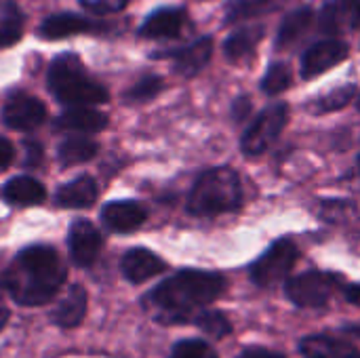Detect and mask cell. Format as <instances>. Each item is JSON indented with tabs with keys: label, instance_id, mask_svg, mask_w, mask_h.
<instances>
[{
	"label": "cell",
	"instance_id": "1",
	"mask_svg": "<svg viewBox=\"0 0 360 358\" xmlns=\"http://www.w3.org/2000/svg\"><path fill=\"white\" fill-rule=\"evenodd\" d=\"M228 287L219 272L211 270H179L158 283L143 298V306L154 312V319L165 325L190 323L196 312L213 304Z\"/></svg>",
	"mask_w": 360,
	"mask_h": 358
},
{
	"label": "cell",
	"instance_id": "2",
	"mask_svg": "<svg viewBox=\"0 0 360 358\" xmlns=\"http://www.w3.org/2000/svg\"><path fill=\"white\" fill-rule=\"evenodd\" d=\"M68 276L59 253L46 245H32L17 253L11 268L0 274V289L25 308L49 304L63 287Z\"/></svg>",
	"mask_w": 360,
	"mask_h": 358
},
{
	"label": "cell",
	"instance_id": "3",
	"mask_svg": "<svg viewBox=\"0 0 360 358\" xmlns=\"http://www.w3.org/2000/svg\"><path fill=\"white\" fill-rule=\"evenodd\" d=\"M243 207V181L232 167L202 171L188 196V213L196 217H217Z\"/></svg>",
	"mask_w": 360,
	"mask_h": 358
},
{
	"label": "cell",
	"instance_id": "4",
	"mask_svg": "<svg viewBox=\"0 0 360 358\" xmlns=\"http://www.w3.org/2000/svg\"><path fill=\"white\" fill-rule=\"evenodd\" d=\"M46 82L55 99L65 106H97L108 101V91L103 84L93 80L86 72L82 61L72 53L57 55L46 74Z\"/></svg>",
	"mask_w": 360,
	"mask_h": 358
},
{
	"label": "cell",
	"instance_id": "5",
	"mask_svg": "<svg viewBox=\"0 0 360 358\" xmlns=\"http://www.w3.org/2000/svg\"><path fill=\"white\" fill-rule=\"evenodd\" d=\"M346 281L335 272L308 270L285 281V295L297 308H325Z\"/></svg>",
	"mask_w": 360,
	"mask_h": 358
},
{
	"label": "cell",
	"instance_id": "6",
	"mask_svg": "<svg viewBox=\"0 0 360 358\" xmlns=\"http://www.w3.org/2000/svg\"><path fill=\"white\" fill-rule=\"evenodd\" d=\"M289 122V106L285 101H276L266 106L245 129L240 137V152L249 158L266 154L272 143L281 137Z\"/></svg>",
	"mask_w": 360,
	"mask_h": 358
},
{
	"label": "cell",
	"instance_id": "7",
	"mask_svg": "<svg viewBox=\"0 0 360 358\" xmlns=\"http://www.w3.org/2000/svg\"><path fill=\"white\" fill-rule=\"evenodd\" d=\"M300 255V247L291 238H278L249 266V276L257 287H274L289 279Z\"/></svg>",
	"mask_w": 360,
	"mask_h": 358
},
{
	"label": "cell",
	"instance_id": "8",
	"mask_svg": "<svg viewBox=\"0 0 360 358\" xmlns=\"http://www.w3.org/2000/svg\"><path fill=\"white\" fill-rule=\"evenodd\" d=\"M350 57V44L342 38H325L314 44H310L302 55V78L312 80L316 76H323L325 72L333 70L335 65L344 63Z\"/></svg>",
	"mask_w": 360,
	"mask_h": 358
},
{
	"label": "cell",
	"instance_id": "9",
	"mask_svg": "<svg viewBox=\"0 0 360 358\" xmlns=\"http://www.w3.org/2000/svg\"><path fill=\"white\" fill-rule=\"evenodd\" d=\"M213 36H200L194 42L171 49V51H158L152 57L154 59H171L173 61V72L184 76V78H194L198 76L211 61L213 57Z\"/></svg>",
	"mask_w": 360,
	"mask_h": 358
},
{
	"label": "cell",
	"instance_id": "10",
	"mask_svg": "<svg viewBox=\"0 0 360 358\" xmlns=\"http://www.w3.org/2000/svg\"><path fill=\"white\" fill-rule=\"evenodd\" d=\"M319 30L327 36H340L360 27V0H325L319 15Z\"/></svg>",
	"mask_w": 360,
	"mask_h": 358
},
{
	"label": "cell",
	"instance_id": "11",
	"mask_svg": "<svg viewBox=\"0 0 360 358\" xmlns=\"http://www.w3.org/2000/svg\"><path fill=\"white\" fill-rule=\"evenodd\" d=\"M2 120L13 131H32L46 120V108L38 97L17 93L6 99L2 108Z\"/></svg>",
	"mask_w": 360,
	"mask_h": 358
},
{
	"label": "cell",
	"instance_id": "12",
	"mask_svg": "<svg viewBox=\"0 0 360 358\" xmlns=\"http://www.w3.org/2000/svg\"><path fill=\"white\" fill-rule=\"evenodd\" d=\"M70 257L76 266L89 268L101 251V234L89 219H74L68 232Z\"/></svg>",
	"mask_w": 360,
	"mask_h": 358
},
{
	"label": "cell",
	"instance_id": "13",
	"mask_svg": "<svg viewBox=\"0 0 360 358\" xmlns=\"http://www.w3.org/2000/svg\"><path fill=\"white\" fill-rule=\"evenodd\" d=\"M188 21V11L181 6H160L152 11L139 27V36L150 40L177 38Z\"/></svg>",
	"mask_w": 360,
	"mask_h": 358
},
{
	"label": "cell",
	"instance_id": "14",
	"mask_svg": "<svg viewBox=\"0 0 360 358\" xmlns=\"http://www.w3.org/2000/svg\"><path fill=\"white\" fill-rule=\"evenodd\" d=\"M316 21V13L312 6L304 4L293 8L291 13H287L276 30V38H274V51L285 53L289 49H293L295 44H300L306 34L310 32V27Z\"/></svg>",
	"mask_w": 360,
	"mask_h": 358
},
{
	"label": "cell",
	"instance_id": "15",
	"mask_svg": "<svg viewBox=\"0 0 360 358\" xmlns=\"http://www.w3.org/2000/svg\"><path fill=\"white\" fill-rule=\"evenodd\" d=\"M148 219L143 205L135 200H112L101 209V222L108 230L118 234H129L141 228Z\"/></svg>",
	"mask_w": 360,
	"mask_h": 358
},
{
	"label": "cell",
	"instance_id": "16",
	"mask_svg": "<svg viewBox=\"0 0 360 358\" xmlns=\"http://www.w3.org/2000/svg\"><path fill=\"white\" fill-rule=\"evenodd\" d=\"M120 270H122V276L133 283V285H141L158 274H162L167 270V262L162 257H158L154 251L150 249H143V247H135V249H129L124 255H122V262H120Z\"/></svg>",
	"mask_w": 360,
	"mask_h": 358
},
{
	"label": "cell",
	"instance_id": "17",
	"mask_svg": "<svg viewBox=\"0 0 360 358\" xmlns=\"http://www.w3.org/2000/svg\"><path fill=\"white\" fill-rule=\"evenodd\" d=\"M266 36L264 23H247L236 27L226 40H224V55L230 63H240L249 57H253L257 44Z\"/></svg>",
	"mask_w": 360,
	"mask_h": 358
},
{
	"label": "cell",
	"instance_id": "18",
	"mask_svg": "<svg viewBox=\"0 0 360 358\" xmlns=\"http://www.w3.org/2000/svg\"><path fill=\"white\" fill-rule=\"evenodd\" d=\"M86 314V291L82 285H72L51 312V323L59 329H76Z\"/></svg>",
	"mask_w": 360,
	"mask_h": 358
},
{
	"label": "cell",
	"instance_id": "19",
	"mask_svg": "<svg viewBox=\"0 0 360 358\" xmlns=\"http://www.w3.org/2000/svg\"><path fill=\"white\" fill-rule=\"evenodd\" d=\"M93 30H97V25L91 19L82 17V15H76V13H57V15L46 17L40 23L38 34L44 40H59V38H68V36H74V34L93 32Z\"/></svg>",
	"mask_w": 360,
	"mask_h": 358
},
{
	"label": "cell",
	"instance_id": "20",
	"mask_svg": "<svg viewBox=\"0 0 360 358\" xmlns=\"http://www.w3.org/2000/svg\"><path fill=\"white\" fill-rule=\"evenodd\" d=\"M55 127L61 131H76V133H99L108 127V116L99 110H93L91 106H76L68 112H63Z\"/></svg>",
	"mask_w": 360,
	"mask_h": 358
},
{
	"label": "cell",
	"instance_id": "21",
	"mask_svg": "<svg viewBox=\"0 0 360 358\" xmlns=\"http://www.w3.org/2000/svg\"><path fill=\"white\" fill-rule=\"evenodd\" d=\"M300 352L304 358H356L360 354L348 342L331 335H308L300 342Z\"/></svg>",
	"mask_w": 360,
	"mask_h": 358
},
{
	"label": "cell",
	"instance_id": "22",
	"mask_svg": "<svg viewBox=\"0 0 360 358\" xmlns=\"http://www.w3.org/2000/svg\"><path fill=\"white\" fill-rule=\"evenodd\" d=\"M97 196H99V188L95 179L82 175L61 186L55 194V200L59 207H65V209H89L95 205Z\"/></svg>",
	"mask_w": 360,
	"mask_h": 358
},
{
	"label": "cell",
	"instance_id": "23",
	"mask_svg": "<svg viewBox=\"0 0 360 358\" xmlns=\"http://www.w3.org/2000/svg\"><path fill=\"white\" fill-rule=\"evenodd\" d=\"M289 0H228L224 6V23H240L247 19L264 17L281 8Z\"/></svg>",
	"mask_w": 360,
	"mask_h": 358
},
{
	"label": "cell",
	"instance_id": "24",
	"mask_svg": "<svg viewBox=\"0 0 360 358\" xmlns=\"http://www.w3.org/2000/svg\"><path fill=\"white\" fill-rule=\"evenodd\" d=\"M44 196H46V192H44L42 184L30 175L13 177L4 186V198L13 205H21V207L38 205L44 200Z\"/></svg>",
	"mask_w": 360,
	"mask_h": 358
},
{
	"label": "cell",
	"instance_id": "25",
	"mask_svg": "<svg viewBox=\"0 0 360 358\" xmlns=\"http://www.w3.org/2000/svg\"><path fill=\"white\" fill-rule=\"evenodd\" d=\"M359 95V89L356 84H340L335 89H331L329 93H323L319 95L316 99L308 101V110L316 116L321 114H333V112H340L344 108H348Z\"/></svg>",
	"mask_w": 360,
	"mask_h": 358
},
{
	"label": "cell",
	"instance_id": "26",
	"mask_svg": "<svg viewBox=\"0 0 360 358\" xmlns=\"http://www.w3.org/2000/svg\"><path fill=\"white\" fill-rule=\"evenodd\" d=\"M97 150L99 146L89 137H68L59 143L57 158L63 167H74L95 158Z\"/></svg>",
	"mask_w": 360,
	"mask_h": 358
},
{
	"label": "cell",
	"instance_id": "27",
	"mask_svg": "<svg viewBox=\"0 0 360 358\" xmlns=\"http://www.w3.org/2000/svg\"><path fill=\"white\" fill-rule=\"evenodd\" d=\"M291 84H293V70H291V65L285 63V61H274V63H270L268 70L264 72L262 82H259L262 91H264L266 95H270V97L285 93Z\"/></svg>",
	"mask_w": 360,
	"mask_h": 358
},
{
	"label": "cell",
	"instance_id": "28",
	"mask_svg": "<svg viewBox=\"0 0 360 358\" xmlns=\"http://www.w3.org/2000/svg\"><path fill=\"white\" fill-rule=\"evenodd\" d=\"M23 17L15 2H6L0 15V49L15 44L21 38Z\"/></svg>",
	"mask_w": 360,
	"mask_h": 358
},
{
	"label": "cell",
	"instance_id": "29",
	"mask_svg": "<svg viewBox=\"0 0 360 358\" xmlns=\"http://www.w3.org/2000/svg\"><path fill=\"white\" fill-rule=\"evenodd\" d=\"M190 323H194L200 331H205V333H209L211 338H217V340L226 338L232 331L230 319L219 310H200V312H196L192 317Z\"/></svg>",
	"mask_w": 360,
	"mask_h": 358
},
{
	"label": "cell",
	"instance_id": "30",
	"mask_svg": "<svg viewBox=\"0 0 360 358\" xmlns=\"http://www.w3.org/2000/svg\"><path fill=\"white\" fill-rule=\"evenodd\" d=\"M162 89H165V80L160 76H143L124 93V101L127 103H146V101L154 99L156 95H160Z\"/></svg>",
	"mask_w": 360,
	"mask_h": 358
},
{
	"label": "cell",
	"instance_id": "31",
	"mask_svg": "<svg viewBox=\"0 0 360 358\" xmlns=\"http://www.w3.org/2000/svg\"><path fill=\"white\" fill-rule=\"evenodd\" d=\"M169 358H219L217 352L202 340H181L173 346Z\"/></svg>",
	"mask_w": 360,
	"mask_h": 358
},
{
	"label": "cell",
	"instance_id": "32",
	"mask_svg": "<svg viewBox=\"0 0 360 358\" xmlns=\"http://www.w3.org/2000/svg\"><path fill=\"white\" fill-rule=\"evenodd\" d=\"M78 2L95 15H112L122 11L131 0H78Z\"/></svg>",
	"mask_w": 360,
	"mask_h": 358
},
{
	"label": "cell",
	"instance_id": "33",
	"mask_svg": "<svg viewBox=\"0 0 360 358\" xmlns=\"http://www.w3.org/2000/svg\"><path fill=\"white\" fill-rule=\"evenodd\" d=\"M251 108H253V103H251V97H249V95L236 97V99L232 101V106H230V116H232V120H234V122H245V120L249 118V114H251Z\"/></svg>",
	"mask_w": 360,
	"mask_h": 358
},
{
	"label": "cell",
	"instance_id": "34",
	"mask_svg": "<svg viewBox=\"0 0 360 358\" xmlns=\"http://www.w3.org/2000/svg\"><path fill=\"white\" fill-rule=\"evenodd\" d=\"M236 358H287L281 352H274V350H268V348H259V346H251V348H245Z\"/></svg>",
	"mask_w": 360,
	"mask_h": 358
},
{
	"label": "cell",
	"instance_id": "35",
	"mask_svg": "<svg viewBox=\"0 0 360 358\" xmlns=\"http://www.w3.org/2000/svg\"><path fill=\"white\" fill-rule=\"evenodd\" d=\"M15 158V148L8 139L0 137V169H6Z\"/></svg>",
	"mask_w": 360,
	"mask_h": 358
},
{
	"label": "cell",
	"instance_id": "36",
	"mask_svg": "<svg viewBox=\"0 0 360 358\" xmlns=\"http://www.w3.org/2000/svg\"><path fill=\"white\" fill-rule=\"evenodd\" d=\"M342 293H344V300H346V302H350V304H354V306H360V285L346 283L344 289H342Z\"/></svg>",
	"mask_w": 360,
	"mask_h": 358
},
{
	"label": "cell",
	"instance_id": "37",
	"mask_svg": "<svg viewBox=\"0 0 360 358\" xmlns=\"http://www.w3.org/2000/svg\"><path fill=\"white\" fill-rule=\"evenodd\" d=\"M25 152H27V158H25V165L30 167H36L38 162H40V158H42V150H40V146L38 143H25Z\"/></svg>",
	"mask_w": 360,
	"mask_h": 358
},
{
	"label": "cell",
	"instance_id": "38",
	"mask_svg": "<svg viewBox=\"0 0 360 358\" xmlns=\"http://www.w3.org/2000/svg\"><path fill=\"white\" fill-rule=\"evenodd\" d=\"M8 323V310L0 304V331L4 329V325Z\"/></svg>",
	"mask_w": 360,
	"mask_h": 358
},
{
	"label": "cell",
	"instance_id": "39",
	"mask_svg": "<svg viewBox=\"0 0 360 358\" xmlns=\"http://www.w3.org/2000/svg\"><path fill=\"white\" fill-rule=\"evenodd\" d=\"M356 110H359V112H360V93H359V95H356Z\"/></svg>",
	"mask_w": 360,
	"mask_h": 358
},
{
	"label": "cell",
	"instance_id": "40",
	"mask_svg": "<svg viewBox=\"0 0 360 358\" xmlns=\"http://www.w3.org/2000/svg\"><path fill=\"white\" fill-rule=\"evenodd\" d=\"M356 162H359V167H360V154H359V160H356Z\"/></svg>",
	"mask_w": 360,
	"mask_h": 358
},
{
	"label": "cell",
	"instance_id": "41",
	"mask_svg": "<svg viewBox=\"0 0 360 358\" xmlns=\"http://www.w3.org/2000/svg\"><path fill=\"white\" fill-rule=\"evenodd\" d=\"M356 358H360V354H359V357H356Z\"/></svg>",
	"mask_w": 360,
	"mask_h": 358
}]
</instances>
